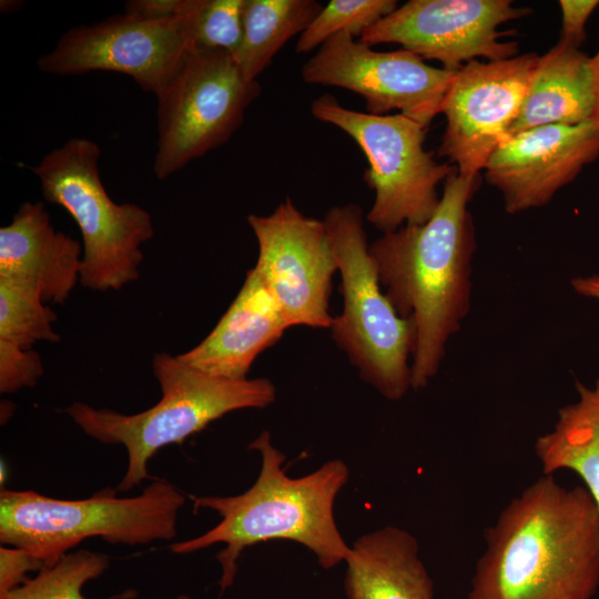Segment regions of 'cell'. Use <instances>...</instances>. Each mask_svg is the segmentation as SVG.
<instances>
[{"label": "cell", "mask_w": 599, "mask_h": 599, "mask_svg": "<svg viewBox=\"0 0 599 599\" xmlns=\"http://www.w3.org/2000/svg\"><path fill=\"white\" fill-rule=\"evenodd\" d=\"M313 116L348 134L364 153V180L375 193L367 221L382 233L427 222L440 196L438 185L457 171L425 150L427 128L400 114L375 115L343 106L324 94L312 102Z\"/></svg>", "instance_id": "8"}, {"label": "cell", "mask_w": 599, "mask_h": 599, "mask_svg": "<svg viewBox=\"0 0 599 599\" xmlns=\"http://www.w3.org/2000/svg\"><path fill=\"white\" fill-rule=\"evenodd\" d=\"M109 567L110 557L104 554L85 549L69 552L0 599H88L82 593L83 586ZM136 595L129 589L105 599H134Z\"/></svg>", "instance_id": "22"}, {"label": "cell", "mask_w": 599, "mask_h": 599, "mask_svg": "<svg viewBox=\"0 0 599 599\" xmlns=\"http://www.w3.org/2000/svg\"><path fill=\"white\" fill-rule=\"evenodd\" d=\"M83 248L57 231L44 203L24 202L0 229V276L34 286L44 303L63 304L80 282Z\"/></svg>", "instance_id": "17"}, {"label": "cell", "mask_w": 599, "mask_h": 599, "mask_svg": "<svg viewBox=\"0 0 599 599\" xmlns=\"http://www.w3.org/2000/svg\"><path fill=\"white\" fill-rule=\"evenodd\" d=\"M570 283L577 294L599 302V275L578 276Z\"/></svg>", "instance_id": "30"}, {"label": "cell", "mask_w": 599, "mask_h": 599, "mask_svg": "<svg viewBox=\"0 0 599 599\" xmlns=\"http://www.w3.org/2000/svg\"><path fill=\"white\" fill-rule=\"evenodd\" d=\"M247 223L258 245L254 266L292 326L329 328L333 275L338 272L323 220L304 215L286 197Z\"/></svg>", "instance_id": "12"}, {"label": "cell", "mask_w": 599, "mask_h": 599, "mask_svg": "<svg viewBox=\"0 0 599 599\" xmlns=\"http://www.w3.org/2000/svg\"><path fill=\"white\" fill-rule=\"evenodd\" d=\"M599 0H560L562 26L559 41L575 48L586 41V24Z\"/></svg>", "instance_id": "28"}, {"label": "cell", "mask_w": 599, "mask_h": 599, "mask_svg": "<svg viewBox=\"0 0 599 599\" xmlns=\"http://www.w3.org/2000/svg\"><path fill=\"white\" fill-rule=\"evenodd\" d=\"M43 564L28 551L1 546L0 548V597L24 583L30 571H40Z\"/></svg>", "instance_id": "27"}, {"label": "cell", "mask_w": 599, "mask_h": 599, "mask_svg": "<svg viewBox=\"0 0 599 599\" xmlns=\"http://www.w3.org/2000/svg\"><path fill=\"white\" fill-rule=\"evenodd\" d=\"M57 314L41 298L31 284L0 276V338L24 349L37 342L60 341L52 327Z\"/></svg>", "instance_id": "23"}, {"label": "cell", "mask_w": 599, "mask_h": 599, "mask_svg": "<svg viewBox=\"0 0 599 599\" xmlns=\"http://www.w3.org/2000/svg\"><path fill=\"white\" fill-rule=\"evenodd\" d=\"M468 599H593L599 509L585 486L542 475L484 532Z\"/></svg>", "instance_id": "1"}, {"label": "cell", "mask_w": 599, "mask_h": 599, "mask_svg": "<svg viewBox=\"0 0 599 599\" xmlns=\"http://www.w3.org/2000/svg\"><path fill=\"white\" fill-rule=\"evenodd\" d=\"M578 398L558 410L554 428L535 443L544 475L569 469L580 476L599 509V378L576 382Z\"/></svg>", "instance_id": "20"}, {"label": "cell", "mask_w": 599, "mask_h": 599, "mask_svg": "<svg viewBox=\"0 0 599 599\" xmlns=\"http://www.w3.org/2000/svg\"><path fill=\"white\" fill-rule=\"evenodd\" d=\"M480 183V174L454 172L427 222L383 233L368 246L384 293L414 326L415 390L437 375L448 341L470 309L476 237L468 206Z\"/></svg>", "instance_id": "2"}, {"label": "cell", "mask_w": 599, "mask_h": 599, "mask_svg": "<svg viewBox=\"0 0 599 599\" xmlns=\"http://www.w3.org/2000/svg\"><path fill=\"white\" fill-rule=\"evenodd\" d=\"M511 0H409L368 28L358 40L373 47L395 43L449 71L478 60L518 55L512 32L499 28L530 14Z\"/></svg>", "instance_id": "10"}, {"label": "cell", "mask_w": 599, "mask_h": 599, "mask_svg": "<svg viewBox=\"0 0 599 599\" xmlns=\"http://www.w3.org/2000/svg\"><path fill=\"white\" fill-rule=\"evenodd\" d=\"M40 355L0 338V393L12 394L22 388H32L43 376Z\"/></svg>", "instance_id": "26"}, {"label": "cell", "mask_w": 599, "mask_h": 599, "mask_svg": "<svg viewBox=\"0 0 599 599\" xmlns=\"http://www.w3.org/2000/svg\"><path fill=\"white\" fill-rule=\"evenodd\" d=\"M347 599H434V582L417 539L386 526L358 538L345 561Z\"/></svg>", "instance_id": "18"}, {"label": "cell", "mask_w": 599, "mask_h": 599, "mask_svg": "<svg viewBox=\"0 0 599 599\" xmlns=\"http://www.w3.org/2000/svg\"><path fill=\"white\" fill-rule=\"evenodd\" d=\"M292 327L253 267L237 295L211 333L192 349L177 355L207 374L245 379L256 359Z\"/></svg>", "instance_id": "16"}, {"label": "cell", "mask_w": 599, "mask_h": 599, "mask_svg": "<svg viewBox=\"0 0 599 599\" xmlns=\"http://www.w3.org/2000/svg\"><path fill=\"white\" fill-rule=\"evenodd\" d=\"M398 7L395 0H332L323 6L319 13L298 37L297 53L312 52L332 37L351 33L361 35L377 21Z\"/></svg>", "instance_id": "25"}, {"label": "cell", "mask_w": 599, "mask_h": 599, "mask_svg": "<svg viewBox=\"0 0 599 599\" xmlns=\"http://www.w3.org/2000/svg\"><path fill=\"white\" fill-rule=\"evenodd\" d=\"M245 0H181L179 18L193 47L234 54L240 45Z\"/></svg>", "instance_id": "24"}, {"label": "cell", "mask_w": 599, "mask_h": 599, "mask_svg": "<svg viewBox=\"0 0 599 599\" xmlns=\"http://www.w3.org/2000/svg\"><path fill=\"white\" fill-rule=\"evenodd\" d=\"M592 72H593V93H595V104L592 121L599 128V49L597 53L591 58Z\"/></svg>", "instance_id": "31"}, {"label": "cell", "mask_w": 599, "mask_h": 599, "mask_svg": "<svg viewBox=\"0 0 599 599\" xmlns=\"http://www.w3.org/2000/svg\"><path fill=\"white\" fill-rule=\"evenodd\" d=\"M250 449L261 455L256 481L236 496L193 497L195 511L205 508L221 516V521L203 535L170 545L173 554L185 555L215 544L225 547L216 559L222 573L221 593L230 588L244 549L268 540H292L309 549L319 566L332 569L345 562L351 547L342 537L334 518V502L348 480L343 460L332 459L300 478L285 474V455L263 430Z\"/></svg>", "instance_id": "3"}, {"label": "cell", "mask_w": 599, "mask_h": 599, "mask_svg": "<svg viewBox=\"0 0 599 599\" xmlns=\"http://www.w3.org/2000/svg\"><path fill=\"white\" fill-rule=\"evenodd\" d=\"M184 502V495L164 479H154L138 496L116 497L108 488L80 500L2 489L0 541L51 567L93 537L129 546L172 540Z\"/></svg>", "instance_id": "5"}, {"label": "cell", "mask_w": 599, "mask_h": 599, "mask_svg": "<svg viewBox=\"0 0 599 599\" xmlns=\"http://www.w3.org/2000/svg\"><path fill=\"white\" fill-rule=\"evenodd\" d=\"M152 367L161 398L138 414H122L75 402L67 414L88 436L102 444L123 445L128 467L116 490L126 493L145 479L150 459L164 446L180 444L227 413L264 408L276 397L264 377L230 379L202 372L165 352L154 354Z\"/></svg>", "instance_id": "4"}, {"label": "cell", "mask_w": 599, "mask_h": 599, "mask_svg": "<svg viewBox=\"0 0 599 599\" xmlns=\"http://www.w3.org/2000/svg\"><path fill=\"white\" fill-rule=\"evenodd\" d=\"M312 85L336 87L365 100L367 113H400L428 129L456 72L427 64L405 50L376 51L351 33L341 32L302 68Z\"/></svg>", "instance_id": "11"}, {"label": "cell", "mask_w": 599, "mask_h": 599, "mask_svg": "<svg viewBox=\"0 0 599 599\" xmlns=\"http://www.w3.org/2000/svg\"><path fill=\"white\" fill-rule=\"evenodd\" d=\"M599 158V128L591 120L576 125L534 128L507 139L483 172L502 196L508 214L548 204Z\"/></svg>", "instance_id": "15"}, {"label": "cell", "mask_w": 599, "mask_h": 599, "mask_svg": "<svg viewBox=\"0 0 599 599\" xmlns=\"http://www.w3.org/2000/svg\"><path fill=\"white\" fill-rule=\"evenodd\" d=\"M175 599H191L187 595L181 593Z\"/></svg>", "instance_id": "32"}, {"label": "cell", "mask_w": 599, "mask_h": 599, "mask_svg": "<svg viewBox=\"0 0 599 599\" xmlns=\"http://www.w3.org/2000/svg\"><path fill=\"white\" fill-rule=\"evenodd\" d=\"M99 145L72 138L30 166L42 195L63 207L82 236L80 283L97 291H119L140 277L141 245L153 237L149 212L132 203L116 204L100 179Z\"/></svg>", "instance_id": "7"}, {"label": "cell", "mask_w": 599, "mask_h": 599, "mask_svg": "<svg viewBox=\"0 0 599 599\" xmlns=\"http://www.w3.org/2000/svg\"><path fill=\"white\" fill-rule=\"evenodd\" d=\"M537 60L536 53L499 61L474 60L456 71L440 104L446 126L438 154L459 174L479 175L491 154L509 139Z\"/></svg>", "instance_id": "13"}, {"label": "cell", "mask_w": 599, "mask_h": 599, "mask_svg": "<svg viewBox=\"0 0 599 599\" xmlns=\"http://www.w3.org/2000/svg\"><path fill=\"white\" fill-rule=\"evenodd\" d=\"M322 8L315 0H245L242 38L232 55L244 78L257 81L284 44L301 35Z\"/></svg>", "instance_id": "21"}, {"label": "cell", "mask_w": 599, "mask_h": 599, "mask_svg": "<svg viewBox=\"0 0 599 599\" xmlns=\"http://www.w3.org/2000/svg\"><path fill=\"white\" fill-rule=\"evenodd\" d=\"M336 257L343 298L331 332L358 376L388 400L412 388L415 331L384 293L368 250L363 210L335 205L323 219Z\"/></svg>", "instance_id": "6"}, {"label": "cell", "mask_w": 599, "mask_h": 599, "mask_svg": "<svg viewBox=\"0 0 599 599\" xmlns=\"http://www.w3.org/2000/svg\"><path fill=\"white\" fill-rule=\"evenodd\" d=\"M260 92L258 82L246 80L229 52L191 47L156 95L154 175L166 179L227 142Z\"/></svg>", "instance_id": "9"}, {"label": "cell", "mask_w": 599, "mask_h": 599, "mask_svg": "<svg viewBox=\"0 0 599 599\" xmlns=\"http://www.w3.org/2000/svg\"><path fill=\"white\" fill-rule=\"evenodd\" d=\"M191 47L179 17L148 20L124 12L68 30L37 65L55 75L120 72L156 97Z\"/></svg>", "instance_id": "14"}, {"label": "cell", "mask_w": 599, "mask_h": 599, "mask_svg": "<svg viewBox=\"0 0 599 599\" xmlns=\"http://www.w3.org/2000/svg\"><path fill=\"white\" fill-rule=\"evenodd\" d=\"M181 0H130L125 4V13L148 20L176 18Z\"/></svg>", "instance_id": "29"}, {"label": "cell", "mask_w": 599, "mask_h": 599, "mask_svg": "<svg viewBox=\"0 0 599 599\" xmlns=\"http://www.w3.org/2000/svg\"><path fill=\"white\" fill-rule=\"evenodd\" d=\"M593 104L591 58L558 41L538 55L527 97L509 130V138L538 126L591 121Z\"/></svg>", "instance_id": "19"}]
</instances>
